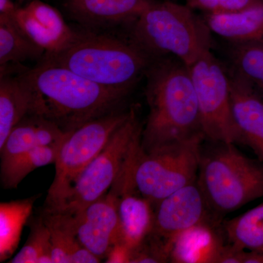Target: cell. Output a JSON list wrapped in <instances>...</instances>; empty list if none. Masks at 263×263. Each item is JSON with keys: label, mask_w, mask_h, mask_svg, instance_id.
I'll use <instances>...</instances> for the list:
<instances>
[{"label": "cell", "mask_w": 263, "mask_h": 263, "mask_svg": "<svg viewBox=\"0 0 263 263\" xmlns=\"http://www.w3.org/2000/svg\"><path fill=\"white\" fill-rule=\"evenodd\" d=\"M17 74L30 95V114L65 132L118 110L129 94L92 82L44 57L35 67Z\"/></svg>", "instance_id": "cell-1"}, {"label": "cell", "mask_w": 263, "mask_h": 263, "mask_svg": "<svg viewBox=\"0 0 263 263\" xmlns=\"http://www.w3.org/2000/svg\"><path fill=\"white\" fill-rule=\"evenodd\" d=\"M149 108L141 136L144 153L204 137L198 103L187 65L170 57L152 60L145 72Z\"/></svg>", "instance_id": "cell-2"}, {"label": "cell", "mask_w": 263, "mask_h": 263, "mask_svg": "<svg viewBox=\"0 0 263 263\" xmlns=\"http://www.w3.org/2000/svg\"><path fill=\"white\" fill-rule=\"evenodd\" d=\"M43 57L96 84L129 93L153 60L130 40L85 29L77 30L65 49Z\"/></svg>", "instance_id": "cell-3"}, {"label": "cell", "mask_w": 263, "mask_h": 263, "mask_svg": "<svg viewBox=\"0 0 263 263\" xmlns=\"http://www.w3.org/2000/svg\"><path fill=\"white\" fill-rule=\"evenodd\" d=\"M131 24L129 40L152 60L172 55L189 67L210 50L205 21L172 0H155Z\"/></svg>", "instance_id": "cell-4"}, {"label": "cell", "mask_w": 263, "mask_h": 263, "mask_svg": "<svg viewBox=\"0 0 263 263\" xmlns=\"http://www.w3.org/2000/svg\"><path fill=\"white\" fill-rule=\"evenodd\" d=\"M212 143L202 144L197 183L209 208L223 218L263 197V161L247 157L234 143Z\"/></svg>", "instance_id": "cell-5"}, {"label": "cell", "mask_w": 263, "mask_h": 263, "mask_svg": "<svg viewBox=\"0 0 263 263\" xmlns=\"http://www.w3.org/2000/svg\"><path fill=\"white\" fill-rule=\"evenodd\" d=\"M143 127L136 110L131 108L127 120L118 128L103 150L74 180L63 198L57 205L44 209L76 215L108 193L131 151L141 141Z\"/></svg>", "instance_id": "cell-6"}, {"label": "cell", "mask_w": 263, "mask_h": 263, "mask_svg": "<svg viewBox=\"0 0 263 263\" xmlns=\"http://www.w3.org/2000/svg\"><path fill=\"white\" fill-rule=\"evenodd\" d=\"M205 138L161 147L144 153L140 150L134 170L139 193L154 205L180 189L196 182L200 150Z\"/></svg>", "instance_id": "cell-7"}, {"label": "cell", "mask_w": 263, "mask_h": 263, "mask_svg": "<svg viewBox=\"0 0 263 263\" xmlns=\"http://www.w3.org/2000/svg\"><path fill=\"white\" fill-rule=\"evenodd\" d=\"M130 112L131 108L118 109L67 132L59 146L54 179L48 190L44 207L53 206L63 198L74 180L106 146Z\"/></svg>", "instance_id": "cell-8"}, {"label": "cell", "mask_w": 263, "mask_h": 263, "mask_svg": "<svg viewBox=\"0 0 263 263\" xmlns=\"http://www.w3.org/2000/svg\"><path fill=\"white\" fill-rule=\"evenodd\" d=\"M196 92L205 140L240 143L233 119L230 79L220 63L207 51L189 66Z\"/></svg>", "instance_id": "cell-9"}, {"label": "cell", "mask_w": 263, "mask_h": 263, "mask_svg": "<svg viewBox=\"0 0 263 263\" xmlns=\"http://www.w3.org/2000/svg\"><path fill=\"white\" fill-rule=\"evenodd\" d=\"M223 220L209 208L196 181L180 189L155 205V224L149 235L163 246L168 255L167 247L176 235L201 223Z\"/></svg>", "instance_id": "cell-10"}, {"label": "cell", "mask_w": 263, "mask_h": 263, "mask_svg": "<svg viewBox=\"0 0 263 263\" xmlns=\"http://www.w3.org/2000/svg\"><path fill=\"white\" fill-rule=\"evenodd\" d=\"M138 151L133 150L113 186L118 192V214L121 241L133 250L149 236L155 224V205L136 186L134 170Z\"/></svg>", "instance_id": "cell-11"}, {"label": "cell", "mask_w": 263, "mask_h": 263, "mask_svg": "<svg viewBox=\"0 0 263 263\" xmlns=\"http://www.w3.org/2000/svg\"><path fill=\"white\" fill-rule=\"evenodd\" d=\"M72 216L78 239L99 258L105 259L110 249L121 241L118 192L113 185L108 193Z\"/></svg>", "instance_id": "cell-12"}, {"label": "cell", "mask_w": 263, "mask_h": 263, "mask_svg": "<svg viewBox=\"0 0 263 263\" xmlns=\"http://www.w3.org/2000/svg\"><path fill=\"white\" fill-rule=\"evenodd\" d=\"M15 21L33 42L44 50L45 54L62 51L70 46L77 34L56 8L41 0L19 7Z\"/></svg>", "instance_id": "cell-13"}, {"label": "cell", "mask_w": 263, "mask_h": 263, "mask_svg": "<svg viewBox=\"0 0 263 263\" xmlns=\"http://www.w3.org/2000/svg\"><path fill=\"white\" fill-rule=\"evenodd\" d=\"M155 0H65V8L74 21L88 30L133 24Z\"/></svg>", "instance_id": "cell-14"}, {"label": "cell", "mask_w": 263, "mask_h": 263, "mask_svg": "<svg viewBox=\"0 0 263 263\" xmlns=\"http://www.w3.org/2000/svg\"><path fill=\"white\" fill-rule=\"evenodd\" d=\"M223 221L201 223L176 235L167 247L169 262L218 263L227 241Z\"/></svg>", "instance_id": "cell-15"}, {"label": "cell", "mask_w": 263, "mask_h": 263, "mask_svg": "<svg viewBox=\"0 0 263 263\" xmlns=\"http://www.w3.org/2000/svg\"><path fill=\"white\" fill-rule=\"evenodd\" d=\"M233 119L240 143L250 147L263 161V100L254 86L237 75L230 79Z\"/></svg>", "instance_id": "cell-16"}, {"label": "cell", "mask_w": 263, "mask_h": 263, "mask_svg": "<svg viewBox=\"0 0 263 263\" xmlns=\"http://www.w3.org/2000/svg\"><path fill=\"white\" fill-rule=\"evenodd\" d=\"M67 132L45 118L29 114L12 131L0 148L1 162L22 155L37 147L58 144Z\"/></svg>", "instance_id": "cell-17"}, {"label": "cell", "mask_w": 263, "mask_h": 263, "mask_svg": "<svg viewBox=\"0 0 263 263\" xmlns=\"http://www.w3.org/2000/svg\"><path fill=\"white\" fill-rule=\"evenodd\" d=\"M204 21L211 32L233 42L263 43V4L233 13H209Z\"/></svg>", "instance_id": "cell-18"}, {"label": "cell", "mask_w": 263, "mask_h": 263, "mask_svg": "<svg viewBox=\"0 0 263 263\" xmlns=\"http://www.w3.org/2000/svg\"><path fill=\"white\" fill-rule=\"evenodd\" d=\"M31 109L30 95L18 74L0 72V148L12 129L31 114Z\"/></svg>", "instance_id": "cell-19"}, {"label": "cell", "mask_w": 263, "mask_h": 263, "mask_svg": "<svg viewBox=\"0 0 263 263\" xmlns=\"http://www.w3.org/2000/svg\"><path fill=\"white\" fill-rule=\"evenodd\" d=\"M37 196L0 204V261L14 253Z\"/></svg>", "instance_id": "cell-20"}, {"label": "cell", "mask_w": 263, "mask_h": 263, "mask_svg": "<svg viewBox=\"0 0 263 263\" xmlns=\"http://www.w3.org/2000/svg\"><path fill=\"white\" fill-rule=\"evenodd\" d=\"M44 50L33 42L14 18H0V66L20 65L29 60H41Z\"/></svg>", "instance_id": "cell-21"}, {"label": "cell", "mask_w": 263, "mask_h": 263, "mask_svg": "<svg viewBox=\"0 0 263 263\" xmlns=\"http://www.w3.org/2000/svg\"><path fill=\"white\" fill-rule=\"evenodd\" d=\"M227 241L237 248L263 251V202L245 214L223 221Z\"/></svg>", "instance_id": "cell-22"}, {"label": "cell", "mask_w": 263, "mask_h": 263, "mask_svg": "<svg viewBox=\"0 0 263 263\" xmlns=\"http://www.w3.org/2000/svg\"><path fill=\"white\" fill-rule=\"evenodd\" d=\"M60 143L37 147L1 162V183L3 187L6 190L16 189L26 176L34 170L54 164Z\"/></svg>", "instance_id": "cell-23"}, {"label": "cell", "mask_w": 263, "mask_h": 263, "mask_svg": "<svg viewBox=\"0 0 263 263\" xmlns=\"http://www.w3.org/2000/svg\"><path fill=\"white\" fill-rule=\"evenodd\" d=\"M233 60L238 75L263 95V43H236Z\"/></svg>", "instance_id": "cell-24"}, {"label": "cell", "mask_w": 263, "mask_h": 263, "mask_svg": "<svg viewBox=\"0 0 263 263\" xmlns=\"http://www.w3.org/2000/svg\"><path fill=\"white\" fill-rule=\"evenodd\" d=\"M10 262L53 263L51 232L42 216L31 224L28 240Z\"/></svg>", "instance_id": "cell-25"}, {"label": "cell", "mask_w": 263, "mask_h": 263, "mask_svg": "<svg viewBox=\"0 0 263 263\" xmlns=\"http://www.w3.org/2000/svg\"><path fill=\"white\" fill-rule=\"evenodd\" d=\"M192 9L209 13H227L241 11L263 4L262 0H186Z\"/></svg>", "instance_id": "cell-26"}, {"label": "cell", "mask_w": 263, "mask_h": 263, "mask_svg": "<svg viewBox=\"0 0 263 263\" xmlns=\"http://www.w3.org/2000/svg\"><path fill=\"white\" fill-rule=\"evenodd\" d=\"M134 250L122 241L115 243L108 251L105 262L128 263L132 262Z\"/></svg>", "instance_id": "cell-27"}, {"label": "cell", "mask_w": 263, "mask_h": 263, "mask_svg": "<svg viewBox=\"0 0 263 263\" xmlns=\"http://www.w3.org/2000/svg\"><path fill=\"white\" fill-rule=\"evenodd\" d=\"M247 255V251L237 248L228 242L221 251L218 263H245Z\"/></svg>", "instance_id": "cell-28"}, {"label": "cell", "mask_w": 263, "mask_h": 263, "mask_svg": "<svg viewBox=\"0 0 263 263\" xmlns=\"http://www.w3.org/2000/svg\"><path fill=\"white\" fill-rule=\"evenodd\" d=\"M18 8L13 0H0V18H14Z\"/></svg>", "instance_id": "cell-29"}, {"label": "cell", "mask_w": 263, "mask_h": 263, "mask_svg": "<svg viewBox=\"0 0 263 263\" xmlns=\"http://www.w3.org/2000/svg\"><path fill=\"white\" fill-rule=\"evenodd\" d=\"M245 263H263V251L259 252L247 251Z\"/></svg>", "instance_id": "cell-30"}, {"label": "cell", "mask_w": 263, "mask_h": 263, "mask_svg": "<svg viewBox=\"0 0 263 263\" xmlns=\"http://www.w3.org/2000/svg\"><path fill=\"white\" fill-rule=\"evenodd\" d=\"M17 2L19 3V4H23V3H28L29 2L34 1V0H16Z\"/></svg>", "instance_id": "cell-31"}, {"label": "cell", "mask_w": 263, "mask_h": 263, "mask_svg": "<svg viewBox=\"0 0 263 263\" xmlns=\"http://www.w3.org/2000/svg\"><path fill=\"white\" fill-rule=\"evenodd\" d=\"M172 1H174V0H172Z\"/></svg>", "instance_id": "cell-32"}, {"label": "cell", "mask_w": 263, "mask_h": 263, "mask_svg": "<svg viewBox=\"0 0 263 263\" xmlns=\"http://www.w3.org/2000/svg\"><path fill=\"white\" fill-rule=\"evenodd\" d=\"M262 1H263V0H262Z\"/></svg>", "instance_id": "cell-33"}]
</instances>
